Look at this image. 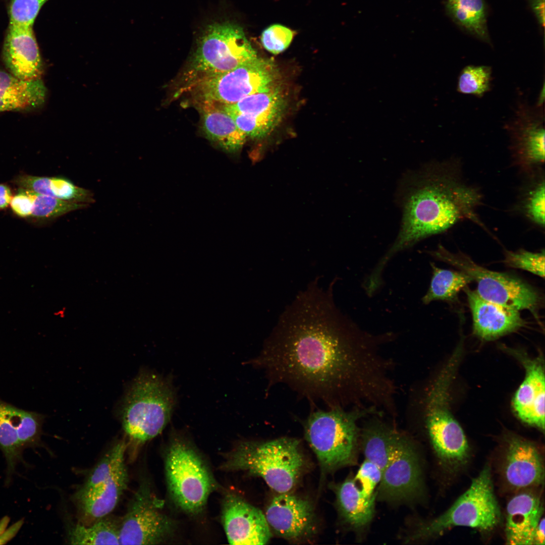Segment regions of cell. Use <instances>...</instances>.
<instances>
[{
    "label": "cell",
    "mask_w": 545,
    "mask_h": 545,
    "mask_svg": "<svg viewBox=\"0 0 545 545\" xmlns=\"http://www.w3.org/2000/svg\"><path fill=\"white\" fill-rule=\"evenodd\" d=\"M432 275L429 287L422 300L429 304L434 300L452 301L459 292L472 282V278L462 271L442 269L431 263Z\"/></svg>",
    "instance_id": "32"
},
{
    "label": "cell",
    "mask_w": 545,
    "mask_h": 545,
    "mask_svg": "<svg viewBox=\"0 0 545 545\" xmlns=\"http://www.w3.org/2000/svg\"><path fill=\"white\" fill-rule=\"evenodd\" d=\"M48 0H11L9 9V24L33 27L42 6Z\"/></svg>",
    "instance_id": "38"
},
{
    "label": "cell",
    "mask_w": 545,
    "mask_h": 545,
    "mask_svg": "<svg viewBox=\"0 0 545 545\" xmlns=\"http://www.w3.org/2000/svg\"><path fill=\"white\" fill-rule=\"evenodd\" d=\"M13 197L9 187L0 184V209H4L10 204Z\"/></svg>",
    "instance_id": "44"
},
{
    "label": "cell",
    "mask_w": 545,
    "mask_h": 545,
    "mask_svg": "<svg viewBox=\"0 0 545 545\" xmlns=\"http://www.w3.org/2000/svg\"><path fill=\"white\" fill-rule=\"evenodd\" d=\"M219 105L233 117L247 137L262 138L279 125L286 110V100L278 85L235 103Z\"/></svg>",
    "instance_id": "14"
},
{
    "label": "cell",
    "mask_w": 545,
    "mask_h": 545,
    "mask_svg": "<svg viewBox=\"0 0 545 545\" xmlns=\"http://www.w3.org/2000/svg\"><path fill=\"white\" fill-rule=\"evenodd\" d=\"M457 349L429 389L426 399L425 421L428 435L438 457L448 466L464 463L469 448L461 426L450 408V387L461 355Z\"/></svg>",
    "instance_id": "6"
},
{
    "label": "cell",
    "mask_w": 545,
    "mask_h": 545,
    "mask_svg": "<svg viewBox=\"0 0 545 545\" xmlns=\"http://www.w3.org/2000/svg\"><path fill=\"white\" fill-rule=\"evenodd\" d=\"M127 445L125 441L115 445L94 468L84 484L76 493L79 496L92 490L108 479L125 465V453Z\"/></svg>",
    "instance_id": "34"
},
{
    "label": "cell",
    "mask_w": 545,
    "mask_h": 545,
    "mask_svg": "<svg viewBox=\"0 0 545 545\" xmlns=\"http://www.w3.org/2000/svg\"><path fill=\"white\" fill-rule=\"evenodd\" d=\"M505 262L508 266L528 271L540 277L544 276V252L534 253L524 250L506 251Z\"/></svg>",
    "instance_id": "37"
},
{
    "label": "cell",
    "mask_w": 545,
    "mask_h": 545,
    "mask_svg": "<svg viewBox=\"0 0 545 545\" xmlns=\"http://www.w3.org/2000/svg\"><path fill=\"white\" fill-rule=\"evenodd\" d=\"M332 284L311 282L286 307L251 363L271 383L286 384L331 408L358 401L376 406L391 391L377 345L336 306Z\"/></svg>",
    "instance_id": "1"
},
{
    "label": "cell",
    "mask_w": 545,
    "mask_h": 545,
    "mask_svg": "<svg viewBox=\"0 0 545 545\" xmlns=\"http://www.w3.org/2000/svg\"><path fill=\"white\" fill-rule=\"evenodd\" d=\"M434 258L450 264L468 275L477 285L478 295L505 307L519 311L527 309L535 315L539 299L536 292L521 280L492 271L475 263L462 253H453L440 245L429 252Z\"/></svg>",
    "instance_id": "10"
},
{
    "label": "cell",
    "mask_w": 545,
    "mask_h": 545,
    "mask_svg": "<svg viewBox=\"0 0 545 545\" xmlns=\"http://www.w3.org/2000/svg\"><path fill=\"white\" fill-rule=\"evenodd\" d=\"M23 523L22 520H19L8 529H6L0 535V544H5L13 538L21 527Z\"/></svg>",
    "instance_id": "42"
},
{
    "label": "cell",
    "mask_w": 545,
    "mask_h": 545,
    "mask_svg": "<svg viewBox=\"0 0 545 545\" xmlns=\"http://www.w3.org/2000/svg\"><path fill=\"white\" fill-rule=\"evenodd\" d=\"M10 206L19 216L51 220L85 208L89 204L65 201L20 188L13 197Z\"/></svg>",
    "instance_id": "27"
},
{
    "label": "cell",
    "mask_w": 545,
    "mask_h": 545,
    "mask_svg": "<svg viewBox=\"0 0 545 545\" xmlns=\"http://www.w3.org/2000/svg\"><path fill=\"white\" fill-rule=\"evenodd\" d=\"M403 217L399 233L374 268L382 273L395 254L465 220L484 226L476 213L482 195L464 182L460 165L452 160L433 162L410 175L403 184Z\"/></svg>",
    "instance_id": "2"
},
{
    "label": "cell",
    "mask_w": 545,
    "mask_h": 545,
    "mask_svg": "<svg viewBox=\"0 0 545 545\" xmlns=\"http://www.w3.org/2000/svg\"><path fill=\"white\" fill-rule=\"evenodd\" d=\"M525 371V378L517 390L513 407L524 423L544 429L545 374L544 362L540 355L530 358L519 351H512Z\"/></svg>",
    "instance_id": "19"
},
{
    "label": "cell",
    "mask_w": 545,
    "mask_h": 545,
    "mask_svg": "<svg viewBox=\"0 0 545 545\" xmlns=\"http://www.w3.org/2000/svg\"><path fill=\"white\" fill-rule=\"evenodd\" d=\"M310 501L290 492L275 496L264 514L276 534L289 540L300 541L314 534L315 516Z\"/></svg>",
    "instance_id": "16"
},
{
    "label": "cell",
    "mask_w": 545,
    "mask_h": 545,
    "mask_svg": "<svg viewBox=\"0 0 545 545\" xmlns=\"http://www.w3.org/2000/svg\"><path fill=\"white\" fill-rule=\"evenodd\" d=\"M17 183L20 188L65 201L87 204L95 201L90 190L76 185L66 177L23 176L17 180Z\"/></svg>",
    "instance_id": "30"
},
{
    "label": "cell",
    "mask_w": 545,
    "mask_h": 545,
    "mask_svg": "<svg viewBox=\"0 0 545 545\" xmlns=\"http://www.w3.org/2000/svg\"><path fill=\"white\" fill-rule=\"evenodd\" d=\"M43 415L26 411L0 399V448L7 463V481L21 460L23 447L40 441Z\"/></svg>",
    "instance_id": "15"
},
{
    "label": "cell",
    "mask_w": 545,
    "mask_h": 545,
    "mask_svg": "<svg viewBox=\"0 0 545 545\" xmlns=\"http://www.w3.org/2000/svg\"><path fill=\"white\" fill-rule=\"evenodd\" d=\"M340 516L355 528L366 526L372 518L376 496H365L353 478H348L335 487Z\"/></svg>",
    "instance_id": "29"
},
{
    "label": "cell",
    "mask_w": 545,
    "mask_h": 545,
    "mask_svg": "<svg viewBox=\"0 0 545 545\" xmlns=\"http://www.w3.org/2000/svg\"><path fill=\"white\" fill-rule=\"evenodd\" d=\"M446 6L456 23L478 39L490 43L483 0H447Z\"/></svg>",
    "instance_id": "31"
},
{
    "label": "cell",
    "mask_w": 545,
    "mask_h": 545,
    "mask_svg": "<svg viewBox=\"0 0 545 545\" xmlns=\"http://www.w3.org/2000/svg\"><path fill=\"white\" fill-rule=\"evenodd\" d=\"M544 543V519L542 518L534 531L532 544L541 545Z\"/></svg>",
    "instance_id": "43"
},
{
    "label": "cell",
    "mask_w": 545,
    "mask_h": 545,
    "mask_svg": "<svg viewBox=\"0 0 545 545\" xmlns=\"http://www.w3.org/2000/svg\"><path fill=\"white\" fill-rule=\"evenodd\" d=\"M501 521V512L494 492L491 471L485 466L469 488L446 511L419 526L410 538L413 540L440 535L457 526L488 532Z\"/></svg>",
    "instance_id": "7"
},
{
    "label": "cell",
    "mask_w": 545,
    "mask_h": 545,
    "mask_svg": "<svg viewBox=\"0 0 545 545\" xmlns=\"http://www.w3.org/2000/svg\"><path fill=\"white\" fill-rule=\"evenodd\" d=\"M167 452L166 472L170 494L181 509L197 514L214 488L213 479L199 456L184 439L174 438Z\"/></svg>",
    "instance_id": "9"
},
{
    "label": "cell",
    "mask_w": 545,
    "mask_h": 545,
    "mask_svg": "<svg viewBox=\"0 0 545 545\" xmlns=\"http://www.w3.org/2000/svg\"><path fill=\"white\" fill-rule=\"evenodd\" d=\"M161 507V502L142 483L120 524L119 544H155L168 539L175 525Z\"/></svg>",
    "instance_id": "12"
},
{
    "label": "cell",
    "mask_w": 545,
    "mask_h": 545,
    "mask_svg": "<svg viewBox=\"0 0 545 545\" xmlns=\"http://www.w3.org/2000/svg\"><path fill=\"white\" fill-rule=\"evenodd\" d=\"M492 74L489 66H467L459 75L457 90L461 93L481 97L491 89Z\"/></svg>",
    "instance_id": "36"
},
{
    "label": "cell",
    "mask_w": 545,
    "mask_h": 545,
    "mask_svg": "<svg viewBox=\"0 0 545 545\" xmlns=\"http://www.w3.org/2000/svg\"><path fill=\"white\" fill-rule=\"evenodd\" d=\"M8 72L24 80L40 78L43 64L33 27L9 24L3 50Z\"/></svg>",
    "instance_id": "21"
},
{
    "label": "cell",
    "mask_w": 545,
    "mask_h": 545,
    "mask_svg": "<svg viewBox=\"0 0 545 545\" xmlns=\"http://www.w3.org/2000/svg\"><path fill=\"white\" fill-rule=\"evenodd\" d=\"M307 466L300 441L282 437L239 443L226 457L222 468L260 477L270 488L282 494L295 488Z\"/></svg>",
    "instance_id": "3"
},
{
    "label": "cell",
    "mask_w": 545,
    "mask_h": 545,
    "mask_svg": "<svg viewBox=\"0 0 545 545\" xmlns=\"http://www.w3.org/2000/svg\"><path fill=\"white\" fill-rule=\"evenodd\" d=\"M406 438L382 421H372L363 429L362 434L365 459L375 464L383 471Z\"/></svg>",
    "instance_id": "28"
},
{
    "label": "cell",
    "mask_w": 545,
    "mask_h": 545,
    "mask_svg": "<svg viewBox=\"0 0 545 545\" xmlns=\"http://www.w3.org/2000/svg\"><path fill=\"white\" fill-rule=\"evenodd\" d=\"M378 494L388 501H408L421 493V468L415 449L406 437L382 471Z\"/></svg>",
    "instance_id": "17"
},
{
    "label": "cell",
    "mask_w": 545,
    "mask_h": 545,
    "mask_svg": "<svg viewBox=\"0 0 545 545\" xmlns=\"http://www.w3.org/2000/svg\"><path fill=\"white\" fill-rule=\"evenodd\" d=\"M129 476L126 465L92 490L75 496L83 516L96 521L110 513L126 489Z\"/></svg>",
    "instance_id": "24"
},
{
    "label": "cell",
    "mask_w": 545,
    "mask_h": 545,
    "mask_svg": "<svg viewBox=\"0 0 545 545\" xmlns=\"http://www.w3.org/2000/svg\"><path fill=\"white\" fill-rule=\"evenodd\" d=\"M175 402L169 380L150 371L141 372L122 406L123 428L130 443L137 447L158 435L170 420Z\"/></svg>",
    "instance_id": "4"
},
{
    "label": "cell",
    "mask_w": 545,
    "mask_h": 545,
    "mask_svg": "<svg viewBox=\"0 0 545 545\" xmlns=\"http://www.w3.org/2000/svg\"><path fill=\"white\" fill-rule=\"evenodd\" d=\"M257 57L241 27L229 21L213 22L199 38L188 79L227 72Z\"/></svg>",
    "instance_id": "8"
},
{
    "label": "cell",
    "mask_w": 545,
    "mask_h": 545,
    "mask_svg": "<svg viewBox=\"0 0 545 545\" xmlns=\"http://www.w3.org/2000/svg\"><path fill=\"white\" fill-rule=\"evenodd\" d=\"M538 23L544 26V0H528Z\"/></svg>",
    "instance_id": "41"
},
{
    "label": "cell",
    "mask_w": 545,
    "mask_h": 545,
    "mask_svg": "<svg viewBox=\"0 0 545 545\" xmlns=\"http://www.w3.org/2000/svg\"><path fill=\"white\" fill-rule=\"evenodd\" d=\"M532 176L531 182L523 193L521 210L529 221L540 228L544 227L545 184L544 176Z\"/></svg>",
    "instance_id": "35"
},
{
    "label": "cell",
    "mask_w": 545,
    "mask_h": 545,
    "mask_svg": "<svg viewBox=\"0 0 545 545\" xmlns=\"http://www.w3.org/2000/svg\"><path fill=\"white\" fill-rule=\"evenodd\" d=\"M46 95L40 78L24 80L0 70V112L37 109L43 104Z\"/></svg>",
    "instance_id": "25"
},
{
    "label": "cell",
    "mask_w": 545,
    "mask_h": 545,
    "mask_svg": "<svg viewBox=\"0 0 545 545\" xmlns=\"http://www.w3.org/2000/svg\"><path fill=\"white\" fill-rule=\"evenodd\" d=\"M464 291L472 314L473 333L480 339L494 340L524 324L519 311L488 301L467 287Z\"/></svg>",
    "instance_id": "22"
},
{
    "label": "cell",
    "mask_w": 545,
    "mask_h": 545,
    "mask_svg": "<svg viewBox=\"0 0 545 545\" xmlns=\"http://www.w3.org/2000/svg\"><path fill=\"white\" fill-rule=\"evenodd\" d=\"M222 519L230 544H265L272 536L264 514L235 494L226 496Z\"/></svg>",
    "instance_id": "18"
},
{
    "label": "cell",
    "mask_w": 545,
    "mask_h": 545,
    "mask_svg": "<svg viewBox=\"0 0 545 545\" xmlns=\"http://www.w3.org/2000/svg\"><path fill=\"white\" fill-rule=\"evenodd\" d=\"M543 508L539 498L530 492H521L507 504L505 525L507 544H532L534 531L542 515Z\"/></svg>",
    "instance_id": "23"
},
{
    "label": "cell",
    "mask_w": 545,
    "mask_h": 545,
    "mask_svg": "<svg viewBox=\"0 0 545 545\" xmlns=\"http://www.w3.org/2000/svg\"><path fill=\"white\" fill-rule=\"evenodd\" d=\"M503 474L511 487L521 489L541 484L544 466L541 455L532 442L514 434L507 439Z\"/></svg>",
    "instance_id": "20"
},
{
    "label": "cell",
    "mask_w": 545,
    "mask_h": 545,
    "mask_svg": "<svg viewBox=\"0 0 545 545\" xmlns=\"http://www.w3.org/2000/svg\"><path fill=\"white\" fill-rule=\"evenodd\" d=\"M293 36L294 32L289 28L280 24H274L263 31L261 41L265 49L277 54L288 47Z\"/></svg>",
    "instance_id": "39"
},
{
    "label": "cell",
    "mask_w": 545,
    "mask_h": 545,
    "mask_svg": "<svg viewBox=\"0 0 545 545\" xmlns=\"http://www.w3.org/2000/svg\"><path fill=\"white\" fill-rule=\"evenodd\" d=\"M279 78L274 61L257 57L231 70L208 76L204 88L210 100L228 105L279 85Z\"/></svg>",
    "instance_id": "11"
},
{
    "label": "cell",
    "mask_w": 545,
    "mask_h": 545,
    "mask_svg": "<svg viewBox=\"0 0 545 545\" xmlns=\"http://www.w3.org/2000/svg\"><path fill=\"white\" fill-rule=\"evenodd\" d=\"M198 104L202 130L206 138L226 152L234 153L240 150L247 137L233 117L219 104Z\"/></svg>",
    "instance_id": "26"
},
{
    "label": "cell",
    "mask_w": 545,
    "mask_h": 545,
    "mask_svg": "<svg viewBox=\"0 0 545 545\" xmlns=\"http://www.w3.org/2000/svg\"><path fill=\"white\" fill-rule=\"evenodd\" d=\"M119 523L104 517L89 526L75 525L69 540L73 544H119Z\"/></svg>",
    "instance_id": "33"
},
{
    "label": "cell",
    "mask_w": 545,
    "mask_h": 545,
    "mask_svg": "<svg viewBox=\"0 0 545 545\" xmlns=\"http://www.w3.org/2000/svg\"><path fill=\"white\" fill-rule=\"evenodd\" d=\"M544 121L542 106L533 107L521 100L513 118L505 126L514 161L528 173L544 162Z\"/></svg>",
    "instance_id": "13"
},
{
    "label": "cell",
    "mask_w": 545,
    "mask_h": 545,
    "mask_svg": "<svg viewBox=\"0 0 545 545\" xmlns=\"http://www.w3.org/2000/svg\"><path fill=\"white\" fill-rule=\"evenodd\" d=\"M376 412L372 408L355 407L347 411L336 407L310 414L304 422V435L322 472L333 471L354 462L358 422Z\"/></svg>",
    "instance_id": "5"
},
{
    "label": "cell",
    "mask_w": 545,
    "mask_h": 545,
    "mask_svg": "<svg viewBox=\"0 0 545 545\" xmlns=\"http://www.w3.org/2000/svg\"><path fill=\"white\" fill-rule=\"evenodd\" d=\"M9 518L7 517H4L0 521V535L6 530L7 526L9 523Z\"/></svg>",
    "instance_id": "45"
},
{
    "label": "cell",
    "mask_w": 545,
    "mask_h": 545,
    "mask_svg": "<svg viewBox=\"0 0 545 545\" xmlns=\"http://www.w3.org/2000/svg\"><path fill=\"white\" fill-rule=\"evenodd\" d=\"M382 471L374 463L365 459L354 478L358 482L359 487L363 494L368 497L376 496L374 489L380 481Z\"/></svg>",
    "instance_id": "40"
}]
</instances>
